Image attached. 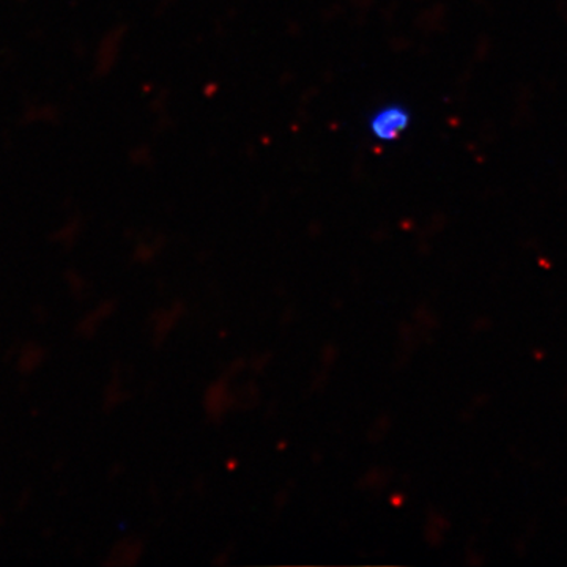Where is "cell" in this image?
I'll return each mask as SVG.
<instances>
[{"mask_svg": "<svg viewBox=\"0 0 567 567\" xmlns=\"http://www.w3.org/2000/svg\"><path fill=\"white\" fill-rule=\"evenodd\" d=\"M369 125H371V132L379 140H394L409 125V112L401 106L383 107V110L375 112Z\"/></svg>", "mask_w": 567, "mask_h": 567, "instance_id": "6da1fadb", "label": "cell"}]
</instances>
